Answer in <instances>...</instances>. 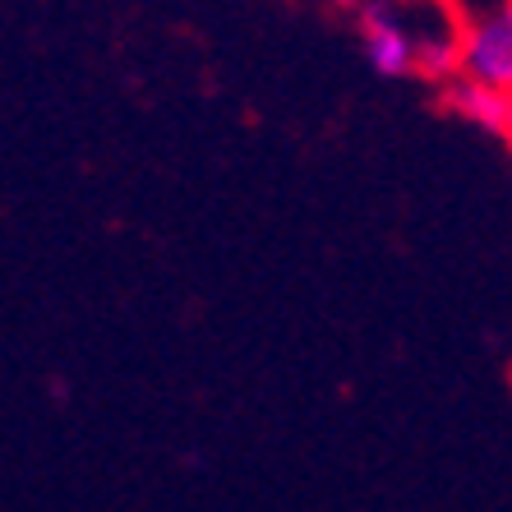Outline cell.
Listing matches in <instances>:
<instances>
[{"mask_svg": "<svg viewBox=\"0 0 512 512\" xmlns=\"http://www.w3.org/2000/svg\"><path fill=\"white\" fill-rule=\"evenodd\" d=\"M333 5H342V10H370V5H374V0H333Z\"/></svg>", "mask_w": 512, "mask_h": 512, "instance_id": "3", "label": "cell"}, {"mask_svg": "<svg viewBox=\"0 0 512 512\" xmlns=\"http://www.w3.org/2000/svg\"><path fill=\"white\" fill-rule=\"evenodd\" d=\"M439 97H443V111H453L457 120H466V125H476V130H485V134L508 139V130H512V97L508 93L457 74V79H448V84L439 88Z\"/></svg>", "mask_w": 512, "mask_h": 512, "instance_id": "2", "label": "cell"}, {"mask_svg": "<svg viewBox=\"0 0 512 512\" xmlns=\"http://www.w3.org/2000/svg\"><path fill=\"white\" fill-rule=\"evenodd\" d=\"M462 74L512 97V0L462 19Z\"/></svg>", "mask_w": 512, "mask_h": 512, "instance_id": "1", "label": "cell"}, {"mask_svg": "<svg viewBox=\"0 0 512 512\" xmlns=\"http://www.w3.org/2000/svg\"><path fill=\"white\" fill-rule=\"evenodd\" d=\"M508 143H512V130H508Z\"/></svg>", "mask_w": 512, "mask_h": 512, "instance_id": "4", "label": "cell"}]
</instances>
